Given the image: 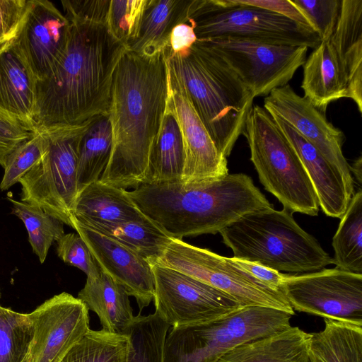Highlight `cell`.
<instances>
[{"label": "cell", "mask_w": 362, "mask_h": 362, "mask_svg": "<svg viewBox=\"0 0 362 362\" xmlns=\"http://www.w3.org/2000/svg\"><path fill=\"white\" fill-rule=\"evenodd\" d=\"M350 172L356 178L359 185L362 182V157L357 158L351 165H349Z\"/></svg>", "instance_id": "bcb514c9"}, {"label": "cell", "mask_w": 362, "mask_h": 362, "mask_svg": "<svg viewBox=\"0 0 362 362\" xmlns=\"http://www.w3.org/2000/svg\"><path fill=\"white\" fill-rule=\"evenodd\" d=\"M129 296L122 286L100 269L97 276L86 279L77 298L98 315L103 329L124 334L135 317Z\"/></svg>", "instance_id": "4316f807"}, {"label": "cell", "mask_w": 362, "mask_h": 362, "mask_svg": "<svg viewBox=\"0 0 362 362\" xmlns=\"http://www.w3.org/2000/svg\"><path fill=\"white\" fill-rule=\"evenodd\" d=\"M100 269L135 298L140 312L154 296L152 265L119 242L73 221Z\"/></svg>", "instance_id": "ac0fdd59"}, {"label": "cell", "mask_w": 362, "mask_h": 362, "mask_svg": "<svg viewBox=\"0 0 362 362\" xmlns=\"http://www.w3.org/2000/svg\"><path fill=\"white\" fill-rule=\"evenodd\" d=\"M242 134L264 189L290 211L317 216L320 206L312 182L295 150L264 107H252Z\"/></svg>", "instance_id": "8992f818"}, {"label": "cell", "mask_w": 362, "mask_h": 362, "mask_svg": "<svg viewBox=\"0 0 362 362\" xmlns=\"http://www.w3.org/2000/svg\"><path fill=\"white\" fill-rule=\"evenodd\" d=\"M70 23L48 0H28L12 40L36 81L46 79L66 51Z\"/></svg>", "instance_id": "5bb4252c"}, {"label": "cell", "mask_w": 362, "mask_h": 362, "mask_svg": "<svg viewBox=\"0 0 362 362\" xmlns=\"http://www.w3.org/2000/svg\"><path fill=\"white\" fill-rule=\"evenodd\" d=\"M167 97L165 52L144 56L125 48L112 78L109 110L112 146L101 182L124 189L142 184Z\"/></svg>", "instance_id": "7a4b0ae2"}, {"label": "cell", "mask_w": 362, "mask_h": 362, "mask_svg": "<svg viewBox=\"0 0 362 362\" xmlns=\"http://www.w3.org/2000/svg\"><path fill=\"white\" fill-rule=\"evenodd\" d=\"M57 243V255L64 262L81 269L87 278H94L99 274L100 267L78 233L64 234Z\"/></svg>", "instance_id": "f35d334b"}, {"label": "cell", "mask_w": 362, "mask_h": 362, "mask_svg": "<svg viewBox=\"0 0 362 362\" xmlns=\"http://www.w3.org/2000/svg\"><path fill=\"white\" fill-rule=\"evenodd\" d=\"M198 40L226 62L255 98L287 85L304 64L308 49L230 37Z\"/></svg>", "instance_id": "8fae6325"}, {"label": "cell", "mask_w": 362, "mask_h": 362, "mask_svg": "<svg viewBox=\"0 0 362 362\" xmlns=\"http://www.w3.org/2000/svg\"><path fill=\"white\" fill-rule=\"evenodd\" d=\"M47 140L44 132H36L9 156L4 167L0 189H9L39 161L46 151Z\"/></svg>", "instance_id": "d590c367"}, {"label": "cell", "mask_w": 362, "mask_h": 362, "mask_svg": "<svg viewBox=\"0 0 362 362\" xmlns=\"http://www.w3.org/2000/svg\"><path fill=\"white\" fill-rule=\"evenodd\" d=\"M4 42L0 38V46L3 45Z\"/></svg>", "instance_id": "c3c4849f"}, {"label": "cell", "mask_w": 362, "mask_h": 362, "mask_svg": "<svg viewBox=\"0 0 362 362\" xmlns=\"http://www.w3.org/2000/svg\"><path fill=\"white\" fill-rule=\"evenodd\" d=\"M264 108L276 113L313 144L339 171L353 197L354 182L342 151L345 136L327 120L325 114L288 84L275 88L265 97Z\"/></svg>", "instance_id": "9a60e30c"}, {"label": "cell", "mask_w": 362, "mask_h": 362, "mask_svg": "<svg viewBox=\"0 0 362 362\" xmlns=\"http://www.w3.org/2000/svg\"><path fill=\"white\" fill-rule=\"evenodd\" d=\"M112 127L109 114L92 119L79 146L77 164L78 194L100 180L111 156Z\"/></svg>", "instance_id": "f1b7e54d"}, {"label": "cell", "mask_w": 362, "mask_h": 362, "mask_svg": "<svg viewBox=\"0 0 362 362\" xmlns=\"http://www.w3.org/2000/svg\"><path fill=\"white\" fill-rule=\"evenodd\" d=\"M155 312L170 327L211 322L244 307L228 294L158 264L152 266Z\"/></svg>", "instance_id": "4fadbf2b"}, {"label": "cell", "mask_w": 362, "mask_h": 362, "mask_svg": "<svg viewBox=\"0 0 362 362\" xmlns=\"http://www.w3.org/2000/svg\"><path fill=\"white\" fill-rule=\"evenodd\" d=\"M347 79V98L362 113V0H341L339 17L329 39Z\"/></svg>", "instance_id": "7402d4cb"}, {"label": "cell", "mask_w": 362, "mask_h": 362, "mask_svg": "<svg viewBox=\"0 0 362 362\" xmlns=\"http://www.w3.org/2000/svg\"><path fill=\"white\" fill-rule=\"evenodd\" d=\"M293 310L362 325V274L339 268L288 275L280 286Z\"/></svg>", "instance_id": "7c38bea8"}, {"label": "cell", "mask_w": 362, "mask_h": 362, "mask_svg": "<svg viewBox=\"0 0 362 362\" xmlns=\"http://www.w3.org/2000/svg\"><path fill=\"white\" fill-rule=\"evenodd\" d=\"M35 83V78L12 39L1 45L0 109L33 129L36 104Z\"/></svg>", "instance_id": "ffe728a7"}, {"label": "cell", "mask_w": 362, "mask_h": 362, "mask_svg": "<svg viewBox=\"0 0 362 362\" xmlns=\"http://www.w3.org/2000/svg\"><path fill=\"white\" fill-rule=\"evenodd\" d=\"M192 1L148 0L136 36L126 48L144 56L165 52L173 29L189 23Z\"/></svg>", "instance_id": "cb8c5ba5"}, {"label": "cell", "mask_w": 362, "mask_h": 362, "mask_svg": "<svg viewBox=\"0 0 362 362\" xmlns=\"http://www.w3.org/2000/svg\"><path fill=\"white\" fill-rule=\"evenodd\" d=\"M35 132L27 124L0 109V165L3 168L11 154Z\"/></svg>", "instance_id": "ab89813d"}, {"label": "cell", "mask_w": 362, "mask_h": 362, "mask_svg": "<svg viewBox=\"0 0 362 362\" xmlns=\"http://www.w3.org/2000/svg\"><path fill=\"white\" fill-rule=\"evenodd\" d=\"M128 347L125 334L90 329L60 362H127Z\"/></svg>", "instance_id": "836d02e7"}, {"label": "cell", "mask_w": 362, "mask_h": 362, "mask_svg": "<svg viewBox=\"0 0 362 362\" xmlns=\"http://www.w3.org/2000/svg\"><path fill=\"white\" fill-rule=\"evenodd\" d=\"M325 327L310 333L311 362H362V325L324 319Z\"/></svg>", "instance_id": "83f0119b"}, {"label": "cell", "mask_w": 362, "mask_h": 362, "mask_svg": "<svg viewBox=\"0 0 362 362\" xmlns=\"http://www.w3.org/2000/svg\"><path fill=\"white\" fill-rule=\"evenodd\" d=\"M293 212L273 206L247 214L219 233L233 257L278 272L308 273L333 259L296 221Z\"/></svg>", "instance_id": "5b68a950"}, {"label": "cell", "mask_w": 362, "mask_h": 362, "mask_svg": "<svg viewBox=\"0 0 362 362\" xmlns=\"http://www.w3.org/2000/svg\"><path fill=\"white\" fill-rule=\"evenodd\" d=\"M185 161L182 134L168 93L162 123L151 148L141 185L180 182Z\"/></svg>", "instance_id": "d4e9b609"}, {"label": "cell", "mask_w": 362, "mask_h": 362, "mask_svg": "<svg viewBox=\"0 0 362 362\" xmlns=\"http://www.w3.org/2000/svg\"><path fill=\"white\" fill-rule=\"evenodd\" d=\"M33 336L28 314L0 305V362H23L30 354Z\"/></svg>", "instance_id": "e575fe53"}, {"label": "cell", "mask_w": 362, "mask_h": 362, "mask_svg": "<svg viewBox=\"0 0 362 362\" xmlns=\"http://www.w3.org/2000/svg\"><path fill=\"white\" fill-rule=\"evenodd\" d=\"M229 259L234 265L249 273L269 287L281 291L280 286L285 274L257 263L239 259L233 257H229Z\"/></svg>", "instance_id": "ee69618b"}, {"label": "cell", "mask_w": 362, "mask_h": 362, "mask_svg": "<svg viewBox=\"0 0 362 362\" xmlns=\"http://www.w3.org/2000/svg\"><path fill=\"white\" fill-rule=\"evenodd\" d=\"M74 218L79 223L113 225L143 221L148 218L138 208L127 189L98 180L78 194Z\"/></svg>", "instance_id": "603a6c76"}, {"label": "cell", "mask_w": 362, "mask_h": 362, "mask_svg": "<svg viewBox=\"0 0 362 362\" xmlns=\"http://www.w3.org/2000/svg\"><path fill=\"white\" fill-rule=\"evenodd\" d=\"M28 0H0V38L7 42L18 30Z\"/></svg>", "instance_id": "b9f144b4"}, {"label": "cell", "mask_w": 362, "mask_h": 362, "mask_svg": "<svg viewBox=\"0 0 362 362\" xmlns=\"http://www.w3.org/2000/svg\"><path fill=\"white\" fill-rule=\"evenodd\" d=\"M301 88L315 107L325 114L328 105L347 98V79L329 39L321 41L303 65Z\"/></svg>", "instance_id": "44dd1931"}, {"label": "cell", "mask_w": 362, "mask_h": 362, "mask_svg": "<svg viewBox=\"0 0 362 362\" xmlns=\"http://www.w3.org/2000/svg\"><path fill=\"white\" fill-rule=\"evenodd\" d=\"M92 119L43 131L47 140L46 151L18 182L21 201L42 209L72 228L78 195V149Z\"/></svg>", "instance_id": "9c48e42d"}, {"label": "cell", "mask_w": 362, "mask_h": 362, "mask_svg": "<svg viewBox=\"0 0 362 362\" xmlns=\"http://www.w3.org/2000/svg\"><path fill=\"white\" fill-rule=\"evenodd\" d=\"M148 0H111L107 27L125 47L135 38Z\"/></svg>", "instance_id": "8d00e7d4"}, {"label": "cell", "mask_w": 362, "mask_h": 362, "mask_svg": "<svg viewBox=\"0 0 362 362\" xmlns=\"http://www.w3.org/2000/svg\"><path fill=\"white\" fill-rule=\"evenodd\" d=\"M7 199L12 204L11 213L23 222L32 249L43 263L51 245L64 234V223L35 205Z\"/></svg>", "instance_id": "d6a6232c"}, {"label": "cell", "mask_w": 362, "mask_h": 362, "mask_svg": "<svg viewBox=\"0 0 362 362\" xmlns=\"http://www.w3.org/2000/svg\"><path fill=\"white\" fill-rule=\"evenodd\" d=\"M23 362H33L32 357H31V355H30V352L28 355V356L26 357V358L25 359V361Z\"/></svg>", "instance_id": "7dc6e473"}, {"label": "cell", "mask_w": 362, "mask_h": 362, "mask_svg": "<svg viewBox=\"0 0 362 362\" xmlns=\"http://www.w3.org/2000/svg\"><path fill=\"white\" fill-rule=\"evenodd\" d=\"M310 333L298 327L242 344L223 355L217 362H311Z\"/></svg>", "instance_id": "484cf974"}, {"label": "cell", "mask_w": 362, "mask_h": 362, "mask_svg": "<svg viewBox=\"0 0 362 362\" xmlns=\"http://www.w3.org/2000/svg\"><path fill=\"white\" fill-rule=\"evenodd\" d=\"M80 223L119 242L152 266L157 263L173 238L149 218L113 225L92 222Z\"/></svg>", "instance_id": "f546056e"}, {"label": "cell", "mask_w": 362, "mask_h": 362, "mask_svg": "<svg viewBox=\"0 0 362 362\" xmlns=\"http://www.w3.org/2000/svg\"><path fill=\"white\" fill-rule=\"evenodd\" d=\"M168 93L179 121L185 146V161L180 182L185 185L199 183L228 174L227 158L217 149L182 86L168 68Z\"/></svg>", "instance_id": "e0dca14e"}, {"label": "cell", "mask_w": 362, "mask_h": 362, "mask_svg": "<svg viewBox=\"0 0 362 362\" xmlns=\"http://www.w3.org/2000/svg\"><path fill=\"white\" fill-rule=\"evenodd\" d=\"M293 315L263 306H244L219 319L173 327L167 334L163 362H217L247 341L291 327Z\"/></svg>", "instance_id": "52a82bcc"}, {"label": "cell", "mask_w": 362, "mask_h": 362, "mask_svg": "<svg viewBox=\"0 0 362 362\" xmlns=\"http://www.w3.org/2000/svg\"><path fill=\"white\" fill-rule=\"evenodd\" d=\"M240 2L262 8L295 22L301 28L314 33L311 23L302 11L291 0H239ZM316 34V33H315Z\"/></svg>", "instance_id": "7bdbcfd3"}, {"label": "cell", "mask_w": 362, "mask_h": 362, "mask_svg": "<svg viewBox=\"0 0 362 362\" xmlns=\"http://www.w3.org/2000/svg\"><path fill=\"white\" fill-rule=\"evenodd\" d=\"M268 112L299 157L322 211L328 216L341 218L352 198L341 174L313 144L283 118L275 112Z\"/></svg>", "instance_id": "d6986e66"}, {"label": "cell", "mask_w": 362, "mask_h": 362, "mask_svg": "<svg viewBox=\"0 0 362 362\" xmlns=\"http://www.w3.org/2000/svg\"><path fill=\"white\" fill-rule=\"evenodd\" d=\"M170 327L156 312L135 316L124 333L129 340L127 362H163Z\"/></svg>", "instance_id": "1f68e13d"}, {"label": "cell", "mask_w": 362, "mask_h": 362, "mask_svg": "<svg viewBox=\"0 0 362 362\" xmlns=\"http://www.w3.org/2000/svg\"><path fill=\"white\" fill-rule=\"evenodd\" d=\"M34 328L33 362H60L90 329L88 309L78 298L63 292L29 313Z\"/></svg>", "instance_id": "2e32d148"}, {"label": "cell", "mask_w": 362, "mask_h": 362, "mask_svg": "<svg viewBox=\"0 0 362 362\" xmlns=\"http://www.w3.org/2000/svg\"><path fill=\"white\" fill-rule=\"evenodd\" d=\"M333 264L337 268L362 274V192L351 199L332 238Z\"/></svg>", "instance_id": "4dcf8cb0"}, {"label": "cell", "mask_w": 362, "mask_h": 362, "mask_svg": "<svg viewBox=\"0 0 362 362\" xmlns=\"http://www.w3.org/2000/svg\"><path fill=\"white\" fill-rule=\"evenodd\" d=\"M308 18L321 41L332 37L341 10V0H291Z\"/></svg>", "instance_id": "74e56055"}, {"label": "cell", "mask_w": 362, "mask_h": 362, "mask_svg": "<svg viewBox=\"0 0 362 362\" xmlns=\"http://www.w3.org/2000/svg\"><path fill=\"white\" fill-rule=\"evenodd\" d=\"M189 18L197 40L230 37L313 49L321 42L288 18L239 0H193Z\"/></svg>", "instance_id": "ba28073f"}, {"label": "cell", "mask_w": 362, "mask_h": 362, "mask_svg": "<svg viewBox=\"0 0 362 362\" xmlns=\"http://www.w3.org/2000/svg\"><path fill=\"white\" fill-rule=\"evenodd\" d=\"M128 193L146 217L180 240L216 234L247 214L273 206L244 173L194 184L141 185Z\"/></svg>", "instance_id": "3957f363"}, {"label": "cell", "mask_w": 362, "mask_h": 362, "mask_svg": "<svg viewBox=\"0 0 362 362\" xmlns=\"http://www.w3.org/2000/svg\"><path fill=\"white\" fill-rule=\"evenodd\" d=\"M165 54L169 71L182 86L218 151L228 157L253 106L252 92L198 40L181 53Z\"/></svg>", "instance_id": "277c9868"}, {"label": "cell", "mask_w": 362, "mask_h": 362, "mask_svg": "<svg viewBox=\"0 0 362 362\" xmlns=\"http://www.w3.org/2000/svg\"><path fill=\"white\" fill-rule=\"evenodd\" d=\"M194 28L189 23L176 25L170 36V46L165 51L168 54H176L189 49L197 41Z\"/></svg>", "instance_id": "f6af8a7d"}, {"label": "cell", "mask_w": 362, "mask_h": 362, "mask_svg": "<svg viewBox=\"0 0 362 362\" xmlns=\"http://www.w3.org/2000/svg\"><path fill=\"white\" fill-rule=\"evenodd\" d=\"M64 16L70 23L66 51L51 74L35 83V132L109 114L114 72L126 48L106 25Z\"/></svg>", "instance_id": "6da1fadb"}, {"label": "cell", "mask_w": 362, "mask_h": 362, "mask_svg": "<svg viewBox=\"0 0 362 362\" xmlns=\"http://www.w3.org/2000/svg\"><path fill=\"white\" fill-rule=\"evenodd\" d=\"M156 264L168 267L217 288L243 306H263L295 312L279 291L234 265L229 257L172 238Z\"/></svg>", "instance_id": "30bf717a"}, {"label": "cell", "mask_w": 362, "mask_h": 362, "mask_svg": "<svg viewBox=\"0 0 362 362\" xmlns=\"http://www.w3.org/2000/svg\"><path fill=\"white\" fill-rule=\"evenodd\" d=\"M111 0H63L64 14L107 25Z\"/></svg>", "instance_id": "60d3db41"}]
</instances>
